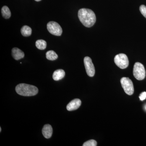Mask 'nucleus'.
<instances>
[{"label": "nucleus", "mask_w": 146, "mask_h": 146, "mask_svg": "<svg viewBox=\"0 0 146 146\" xmlns=\"http://www.w3.org/2000/svg\"><path fill=\"white\" fill-rule=\"evenodd\" d=\"M78 17L82 25L86 27H91L94 25L96 20V15L93 11L86 8L80 9Z\"/></svg>", "instance_id": "nucleus-1"}, {"label": "nucleus", "mask_w": 146, "mask_h": 146, "mask_svg": "<svg viewBox=\"0 0 146 146\" xmlns=\"http://www.w3.org/2000/svg\"><path fill=\"white\" fill-rule=\"evenodd\" d=\"M16 93L24 96H32L38 94V89L36 86L21 83L16 87Z\"/></svg>", "instance_id": "nucleus-2"}, {"label": "nucleus", "mask_w": 146, "mask_h": 146, "mask_svg": "<svg viewBox=\"0 0 146 146\" xmlns=\"http://www.w3.org/2000/svg\"><path fill=\"white\" fill-rule=\"evenodd\" d=\"M133 73L134 77L138 80H143L145 77L146 71L144 66L139 62H136L134 64Z\"/></svg>", "instance_id": "nucleus-3"}, {"label": "nucleus", "mask_w": 146, "mask_h": 146, "mask_svg": "<svg viewBox=\"0 0 146 146\" xmlns=\"http://www.w3.org/2000/svg\"><path fill=\"white\" fill-rule=\"evenodd\" d=\"M114 61L116 65L121 69H125L129 64L127 56L124 54L117 55L114 58Z\"/></svg>", "instance_id": "nucleus-4"}, {"label": "nucleus", "mask_w": 146, "mask_h": 146, "mask_svg": "<svg viewBox=\"0 0 146 146\" xmlns=\"http://www.w3.org/2000/svg\"><path fill=\"white\" fill-rule=\"evenodd\" d=\"M121 83L126 94L131 96L134 92L133 82L128 78L123 77L121 79Z\"/></svg>", "instance_id": "nucleus-5"}, {"label": "nucleus", "mask_w": 146, "mask_h": 146, "mask_svg": "<svg viewBox=\"0 0 146 146\" xmlns=\"http://www.w3.org/2000/svg\"><path fill=\"white\" fill-rule=\"evenodd\" d=\"M47 29L51 34L56 36H60L63 30L60 25L54 21L49 22L47 25Z\"/></svg>", "instance_id": "nucleus-6"}, {"label": "nucleus", "mask_w": 146, "mask_h": 146, "mask_svg": "<svg viewBox=\"0 0 146 146\" xmlns=\"http://www.w3.org/2000/svg\"><path fill=\"white\" fill-rule=\"evenodd\" d=\"M84 62L87 75L90 77L94 76L95 74V69L91 58L86 56L84 59Z\"/></svg>", "instance_id": "nucleus-7"}, {"label": "nucleus", "mask_w": 146, "mask_h": 146, "mask_svg": "<svg viewBox=\"0 0 146 146\" xmlns=\"http://www.w3.org/2000/svg\"><path fill=\"white\" fill-rule=\"evenodd\" d=\"M81 104V101L78 99H75L70 102L67 106V109L68 111H73L78 109Z\"/></svg>", "instance_id": "nucleus-8"}, {"label": "nucleus", "mask_w": 146, "mask_h": 146, "mask_svg": "<svg viewBox=\"0 0 146 146\" xmlns=\"http://www.w3.org/2000/svg\"><path fill=\"white\" fill-rule=\"evenodd\" d=\"M52 131V128L49 124L45 125L42 129V134L44 137L47 139L51 137Z\"/></svg>", "instance_id": "nucleus-9"}, {"label": "nucleus", "mask_w": 146, "mask_h": 146, "mask_svg": "<svg viewBox=\"0 0 146 146\" xmlns=\"http://www.w3.org/2000/svg\"><path fill=\"white\" fill-rule=\"evenodd\" d=\"M12 55L15 60H18L23 58L25 56V53L20 49L14 48L12 50Z\"/></svg>", "instance_id": "nucleus-10"}, {"label": "nucleus", "mask_w": 146, "mask_h": 146, "mask_svg": "<svg viewBox=\"0 0 146 146\" xmlns=\"http://www.w3.org/2000/svg\"><path fill=\"white\" fill-rule=\"evenodd\" d=\"M65 76V71L61 69L56 70L54 72L53 74V79L56 81H58L62 79Z\"/></svg>", "instance_id": "nucleus-11"}, {"label": "nucleus", "mask_w": 146, "mask_h": 146, "mask_svg": "<svg viewBox=\"0 0 146 146\" xmlns=\"http://www.w3.org/2000/svg\"><path fill=\"white\" fill-rule=\"evenodd\" d=\"M21 34L23 36H30L32 33L31 28L28 26H24L21 29Z\"/></svg>", "instance_id": "nucleus-12"}, {"label": "nucleus", "mask_w": 146, "mask_h": 146, "mask_svg": "<svg viewBox=\"0 0 146 146\" xmlns=\"http://www.w3.org/2000/svg\"><path fill=\"white\" fill-rule=\"evenodd\" d=\"M1 13L3 17L5 19H9L11 16L10 11L6 6H4L2 8Z\"/></svg>", "instance_id": "nucleus-13"}, {"label": "nucleus", "mask_w": 146, "mask_h": 146, "mask_svg": "<svg viewBox=\"0 0 146 146\" xmlns=\"http://www.w3.org/2000/svg\"><path fill=\"white\" fill-rule=\"evenodd\" d=\"M35 45L37 48L39 50H44L46 48L47 43L45 40L39 39L37 40L35 43Z\"/></svg>", "instance_id": "nucleus-14"}, {"label": "nucleus", "mask_w": 146, "mask_h": 146, "mask_svg": "<svg viewBox=\"0 0 146 146\" xmlns=\"http://www.w3.org/2000/svg\"><path fill=\"white\" fill-rule=\"evenodd\" d=\"M58 55L53 50H49L46 53V57L49 60H56L58 58Z\"/></svg>", "instance_id": "nucleus-15"}, {"label": "nucleus", "mask_w": 146, "mask_h": 146, "mask_svg": "<svg viewBox=\"0 0 146 146\" xmlns=\"http://www.w3.org/2000/svg\"><path fill=\"white\" fill-rule=\"evenodd\" d=\"M97 145V142L94 140H90L86 141L83 145V146H96Z\"/></svg>", "instance_id": "nucleus-16"}, {"label": "nucleus", "mask_w": 146, "mask_h": 146, "mask_svg": "<svg viewBox=\"0 0 146 146\" xmlns=\"http://www.w3.org/2000/svg\"><path fill=\"white\" fill-rule=\"evenodd\" d=\"M140 11L142 15L146 18V6L145 5H141L140 7Z\"/></svg>", "instance_id": "nucleus-17"}, {"label": "nucleus", "mask_w": 146, "mask_h": 146, "mask_svg": "<svg viewBox=\"0 0 146 146\" xmlns=\"http://www.w3.org/2000/svg\"><path fill=\"white\" fill-rule=\"evenodd\" d=\"M139 98L141 101L144 100L146 98V92H144L141 93L139 96Z\"/></svg>", "instance_id": "nucleus-18"}, {"label": "nucleus", "mask_w": 146, "mask_h": 146, "mask_svg": "<svg viewBox=\"0 0 146 146\" xmlns=\"http://www.w3.org/2000/svg\"><path fill=\"white\" fill-rule=\"evenodd\" d=\"M35 1H40L41 0H35Z\"/></svg>", "instance_id": "nucleus-19"}, {"label": "nucleus", "mask_w": 146, "mask_h": 146, "mask_svg": "<svg viewBox=\"0 0 146 146\" xmlns=\"http://www.w3.org/2000/svg\"><path fill=\"white\" fill-rule=\"evenodd\" d=\"M1 128L0 127V132H1Z\"/></svg>", "instance_id": "nucleus-20"}, {"label": "nucleus", "mask_w": 146, "mask_h": 146, "mask_svg": "<svg viewBox=\"0 0 146 146\" xmlns=\"http://www.w3.org/2000/svg\"><path fill=\"white\" fill-rule=\"evenodd\" d=\"M145 110H146V105L145 106Z\"/></svg>", "instance_id": "nucleus-21"}]
</instances>
